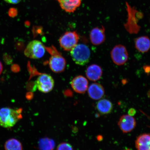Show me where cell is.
Here are the masks:
<instances>
[{"mask_svg":"<svg viewBox=\"0 0 150 150\" xmlns=\"http://www.w3.org/2000/svg\"><path fill=\"white\" fill-rule=\"evenodd\" d=\"M73 60L76 64L83 66L88 63L91 57V51L88 47L83 44L76 45L71 51Z\"/></svg>","mask_w":150,"mask_h":150,"instance_id":"cell-2","label":"cell"},{"mask_svg":"<svg viewBox=\"0 0 150 150\" xmlns=\"http://www.w3.org/2000/svg\"><path fill=\"white\" fill-rule=\"evenodd\" d=\"M3 60L7 64H10L12 63L13 59L10 56L7 54H5L3 55Z\"/></svg>","mask_w":150,"mask_h":150,"instance_id":"cell-20","label":"cell"},{"mask_svg":"<svg viewBox=\"0 0 150 150\" xmlns=\"http://www.w3.org/2000/svg\"><path fill=\"white\" fill-rule=\"evenodd\" d=\"M49 61V65L53 72L59 73L64 71L66 62L64 58L57 50H54Z\"/></svg>","mask_w":150,"mask_h":150,"instance_id":"cell-6","label":"cell"},{"mask_svg":"<svg viewBox=\"0 0 150 150\" xmlns=\"http://www.w3.org/2000/svg\"><path fill=\"white\" fill-rule=\"evenodd\" d=\"M136 113V111L134 108H131L129 110L128 114L129 115L133 116L135 115Z\"/></svg>","mask_w":150,"mask_h":150,"instance_id":"cell-24","label":"cell"},{"mask_svg":"<svg viewBox=\"0 0 150 150\" xmlns=\"http://www.w3.org/2000/svg\"><path fill=\"white\" fill-rule=\"evenodd\" d=\"M102 74V68L99 65L96 64L89 66L86 71V76L91 81H96L100 79Z\"/></svg>","mask_w":150,"mask_h":150,"instance_id":"cell-12","label":"cell"},{"mask_svg":"<svg viewBox=\"0 0 150 150\" xmlns=\"http://www.w3.org/2000/svg\"><path fill=\"white\" fill-rule=\"evenodd\" d=\"M135 46L137 50L142 53L149 51L150 48V39L147 36L137 38L134 40Z\"/></svg>","mask_w":150,"mask_h":150,"instance_id":"cell-14","label":"cell"},{"mask_svg":"<svg viewBox=\"0 0 150 150\" xmlns=\"http://www.w3.org/2000/svg\"><path fill=\"white\" fill-rule=\"evenodd\" d=\"M56 150H74V149L70 144L64 142L59 144Z\"/></svg>","mask_w":150,"mask_h":150,"instance_id":"cell-19","label":"cell"},{"mask_svg":"<svg viewBox=\"0 0 150 150\" xmlns=\"http://www.w3.org/2000/svg\"><path fill=\"white\" fill-rule=\"evenodd\" d=\"M5 150H22V145L21 142L16 139H11L6 142L5 144Z\"/></svg>","mask_w":150,"mask_h":150,"instance_id":"cell-18","label":"cell"},{"mask_svg":"<svg viewBox=\"0 0 150 150\" xmlns=\"http://www.w3.org/2000/svg\"><path fill=\"white\" fill-rule=\"evenodd\" d=\"M46 48L40 41L34 40L29 43L24 50L26 56L31 59H38L43 57Z\"/></svg>","mask_w":150,"mask_h":150,"instance_id":"cell-3","label":"cell"},{"mask_svg":"<svg viewBox=\"0 0 150 150\" xmlns=\"http://www.w3.org/2000/svg\"><path fill=\"white\" fill-rule=\"evenodd\" d=\"M61 8L66 12L73 13L80 6L81 0H57Z\"/></svg>","mask_w":150,"mask_h":150,"instance_id":"cell-13","label":"cell"},{"mask_svg":"<svg viewBox=\"0 0 150 150\" xmlns=\"http://www.w3.org/2000/svg\"><path fill=\"white\" fill-rule=\"evenodd\" d=\"M148 96L150 98V90H149V91H148L147 93Z\"/></svg>","mask_w":150,"mask_h":150,"instance_id":"cell-29","label":"cell"},{"mask_svg":"<svg viewBox=\"0 0 150 150\" xmlns=\"http://www.w3.org/2000/svg\"><path fill=\"white\" fill-rule=\"evenodd\" d=\"M35 85L38 89L41 92L48 93L53 89L54 81L50 75L42 74L37 78Z\"/></svg>","mask_w":150,"mask_h":150,"instance_id":"cell-7","label":"cell"},{"mask_svg":"<svg viewBox=\"0 0 150 150\" xmlns=\"http://www.w3.org/2000/svg\"><path fill=\"white\" fill-rule=\"evenodd\" d=\"M55 147L54 141L48 138H44L39 140L38 147L39 150H53Z\"/></svg>","mask_w":150,"mask_h":150,"instance_id":"cell-17","label":"cell"},{"mask_svg":"<svg viewBox=\"0 0 150 150\" xmlns=\"http://www.w3.org/2000/svg\"><path fill=\"white\" fill-rule=\"evenodd\" d=\"M144 69L145 72L147 74H149L150 73V66L149 65H146L144 67Z\"/></svg>","mask_w":150,"mask_h":150,"instance_id":"cell-25","label":"cell"},{"mask_svg":"<svg viewBox=\"0 0 150 150\" xmlns=\"http://www.w3.org/2000/svg\"><path fill=\"white\" fill-rule=\"evenodd\" d=\"M135 145L137 150H150V134L140 135L137 138Z\"/></svg>","mask_w":150,"mask_h":150,"instance_id":"cell-15","label":"cell"},{"mask_svg":"<svg viewBox=\"0 0 150 150\" xmlns=\"http://www.w3.org/2000/svg\"><path fill=\"white\" fill-rule=\"evenodd\" d=\"M88 92L90 98L93 100H97L104 96L105 91L104 87L101 84L94 83L91 84L88 88Z\"/></svg>","mask_w":150,"mask_h":150,"instance_id":"cell-11","label":"cell"},{"mask_svg":"<svg viewBox=\"0 0 150 150\" xmlns=\"http://www.w3.org/2000/svg\"><path fill=\"white\" fill-rule=\"evenodd\" d=\"M9 16L11 17L14 18L18 14V11L17 9L14 8H11L8 11Z\"/></svg>","mask_w":150,"mask_h":150,"instance_id":"cell-21","label":"cell"},{"mask_svg":"<svg viewBox=\"0 0 150 150\" xmlns=\"http://www.w3.org/2000/svg\"><path fill=\"white\" fill-rule=\"evenodd\" d=\"M6 3L11 4H16L19 3L21 0H4Z\"/></svg>","mask_w":150,"mask_h":150,"instance_id":"cell-23","label":"cell"},{"mask_svg":"<svg viewBox=\"0 0 150 150\" xmlns=\"http://www.w3.org/2000/svg\"><path fill=\"white\" fill-rule=\"evenodd\" d=\"M96 107L98 112L103 114L110 113L113 108V105L111 102L105 99L99 101Z\"/></svg>","mask_w":150,"mask_h":150,"instance_id":"cell-16","label":"cell"},{"mask_svg":"<svg viewBox=\"0 0 150 150\" xmlns=\"http://www.w3.org/2000/svg\"><path fill=\"white\" fill-rule=\"evenodd\" d=\"M91 42L96 46L99 45L104 42L106 39L105 28L102 27H96L91 30L90 34Z\"/></svg>","mask_w":150,"mask_h":150,"instance_id":"cell-10","label":"cell"},{"mask_svg":"<svg viewBox=\"0 0 150 150\" xmlns=\"http://www.w3.org/2000/svg\"><path fill=\"white\" fill-rule=\"evenodd\" d=\"M112 60L116 65H122L128 59L129 55L126 47L123 45H116L110 52Z\"/></svg>","mask_w":150,"mask_h":150,"instance_id":"cell-5","label":"cell"},{"mask_svg":"<svg viewBox=\"0 0 150 150\" xmlns=\"http://www.w3.org/2000/svg\"><path fill=\"white\" fill-rule=\"evenodd\" d=\"M79 36L76 31H67L60 38V45L65 51H71L77 45Z\"/></svg>","mask_w":150,"mask_h":150,"instance_id":"cell-4","label":"cell"},{"mask_svg":"<svg viewBox=\"0 0 150 150\" xmlns=\"http://www.w3.org/2000/svg\"><path fill=\"white\" fill-rule=\"evenodd\" d=\"M71 85L73 90L76 93H84L88 89V82L84 76H79L75 77L71 81Z\"/></svg>","mask_w":150,"mask_h":150,"instance_id":"cell-9","label":"cell"},{"mask_svg":"<svg viewBox=\"0 0 150 150\" xmlns=\"http://www.w3.org/2000/svg\"><path fill=\"white\" fill-rule=\"evenodd\" d=\"M135 119L129 115L122 116L120 118L118 125L123 133L130 132L136 126Z\"/></svg>","mask_w":150,"mask_h":150,"instance_id":"cell-8","label":"cell"},{"mask_svg":"<svg viewBox=\"0 0 150 150\" xmlns=\"http://www.w3.org/2000/svg\"><path fill=\"white\" fill-rule=\"evenodd\" d=\"M22 108L14 110L5 108L0 110V126L5 128L14 126L22 118Z\"/></svg>","mask_w":150,"mask_h":150,"instance_id":"cell-1","label":"cell"},{"mask_svg":"<svg viewBox=\"0 0 150 150\" xmlns=\"http://www.w3.org/2000/svg\"><path fill=\"white\" fill-rule=\"evenodd\" d=\"M103 139V137L102 136L99 135L97 136V139L99 141L102 140Z\"/></svg>","mask_w":150,"mask_h":150,"instance_id":"cell-28","label":"cell"},{"mask_svg":"<svg viewBox=\"0 0 150 150\" xmlns=\"http://www.w3.org/2000/svg\"><path fill=\"white\" fill-rule=\"evenodd\" d=\"M11 70L12 72L14 73H17L19 72L20 70V67L19 66L16 64H14L12 65L11 67Z\"/></svg>","mask_w":150,"mask_h":150,"instance_id":"cell-22","label":"cell"},{"mask_svg":"<svg viewBox=\"0 0 150 150\" xmlns=\"http://www.w3.org/2000/svg\"><path fill=\"white\" fill-rule=\"evenodd\" d=\"M33 97V94L31 92L28 93H27V95H26V98H27L28 99L30 100V99H31Z\"/></svg>","mask_w":150,"mask_h":150,"instance_id":"cell-26","label":"cell"},{"mask_svg":"<svg viewBox=\"0 0 150 150\" xmlns=\"http://www.w3.org/2000/svg\"><path fill=\"white\" fill-rule=\"evenodd\" d=\"M3 70V66L2 64L1 63V62H0V75L1 74Z\"/></svg>","mask_w":150,"mask_h":150,"instance_id":"cell-27","label":"cell"},{"mask_svg":"<svg viewBox=\"0 0 150 150\" xmlns=\"http://www.w3.org/2000/svg\"><path fill=\"white\" fill-rule=\"evenodd\" d=\"M125 150H130V149H127Z\"/></svg>","mask_w":150,"mask_h":150,"instance_id":"cell-30","label":"cell"}]
</instances>
